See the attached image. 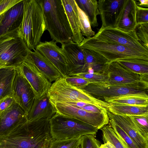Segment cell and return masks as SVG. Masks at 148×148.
<instances>
[{"label":"cell","instance_id":"cell-1","mask_svg":"<svg viewBox=\"0 0 148 148\" xmlns=\"http://www.w3.org/2000/svg\"><path fill=\"white\" fill-rule=\"evenodd\" d=\"M52 139L49 119L27 121L0 136V148H48Z\"/></svg>","mask_w":148,"mask_h":148},{"label":"cell","instance_id":"cell-2","mask_svg":"<svg viewBox=\"0 0 148 148\" xmlns=\"http://www.w3.org/2000/svg\"><path fill=\"white\" fill-rule=\"evenodd\" d=\"M23 2V16L18 31L28 48L34 50L46 30L43 10L40 0Z\"/></svg>","mask_w":148,"mask_h":148},{"label":"cell","instance_id":"cell-3","mask_svg":"<svg viewBox=\"0 0 148 148\" xmlns=\"http://www.w3.org/2000/svg\"><path fill=\"white\" fill-rule=\"evenodd\" d=\"M46 30L51 38L61 44L72 41L71 28L61 0H40Z\"/></svg>","mask_w":148,"mask_h":148},{"label":"cell","instance_id":"cell-4","mask_svg":"<svg viewBox=\"0 0 148 148\" xmlns=\"http://www.w3.org/2000/svg\"><path fill=\"white\" fill-rule=\"evenodd\" d=\"M18 28L0 36V69L18 67L31 50L19 34Z\"/></svg>","mask_w":148,"mask_h":148},{"label":"cell","instance_id":"cell-5","mask_svg":"<svg viewBox=\"0 0 148 148\" xmlns=\"http://www.w3.org/2000/svg\"><path fill=\"white\" fill-rule=\"evenodd\" d=\"M79 89L102 101L106 98L129 96L148 98V82L145 81L122 84L90 83Z\"/></svg>","mask_w":148,"mask_h":148},{"label":"cell","instance_id":"cell-6","mask_svg":"<svg viewBox=\"0 0 148 148\" xmlns=\"http://www.w3.org/2000/svg\"><path fill=\"white\" fill-rule=\"evenodd\" d=\"M82 48L97 53L109 62L122 60L140 59L148 60V55L129 47L106 42L93 37L84 38L78 44Z\"/></svg>","mask_w":148,"mask_h":148},{"label":"cell","instance_id":"cell-7","mask_svg":"<svg viewBox=\"0 0 148 148\" xmlns=\"http://www.w3.org/2000/svg\"><path fill=\"white\" fill-rule=\"evenodd\" d=\"M52 139L62 140L81 137L86 135L95 136L98 129L76 119L56 113L49 119Z\"/></svg>","mask_w":148,"mask_h":148},{"label":"cell","instance_id":"cell-8","mask_svg":"<svg viewBox=\"0 0 148 148\" xmlns=\"http://www.w3.org/2000/svg\"><path fill=\"white\" fill-rule=\"evenodd\" d=\"M47 95L52 104L57 102H82L102 107L107 110L109 105V103L97 99L80 89L71 86L63 77L57 79L51 84Z\"/></svg>","mask_w":148,"mask_h":148},{"label":"cell","instance_id":"cell-9","mask_svg":"<svg viewBox=\"0 0 148 148\" xmlns=\"http://www.w3.org/2000/svg\"><path fill=\"white\" fill-rule=\"evenodd\" d=\"M93 37L106 42L123 45L148 55V48L139 40L134 31L126 32L116 28L101 27Z\"/></svg>","mask_w":148,"mask_h":148},{"label":"cell","instance_id":"cell-10","mask_svg":"<svg viewBox=\"0 0 148 148\" xmlns=\"http://www.w3.org/2000/svg\"><path fill=\"white\" fill-rule=\"evenodd\" d=\"M56 113L72 118L101 129L109 122L107 110L101 112H94L73 106L66 103L57 102L52 104Z\"/></svg>","mask_w":148,"mask_h":148},{"label":"cell","instance_id":"cell-11","mask_svg":"<svg viewBox=\"0 0 148 148\" xmlns=\"http://www.w3.org/2000/svg\"><path fill=\"white\" fill-rule=\"evenodd\" d=\"M17 67L31 86L35 99L48 94L52 84L32 62L26 58Z\"/></svg>","mask_w":148,"mask_h":148},{"label":"cell","instance_id":"cell-12","mask_svg":"<svg viewBox=\"0 0 148 148\" xmlns=\"http://www.w3.org/2000/svg\"><path fill=\"white\" fill-rule=\"evenodd\" d=\"M12 95L15 102L23 110L27 116L34 103L35 95L30 84L18 67L16 68Z\"/></svg>","mask_w":148,"mask_h":148},{"label":"cell","instance_id":"cell-13","mask_svg":"<svg viewBox=\"0 0 148 148\" xmlns=\"http://www.w3.org/2000/svg\"><path fill=\"white\" fill-rule=\"evenodd\" d=\"M105 72L108 75V79L107 82L104 84H122L148 82V74L140 75L129 71L116 61L106 63Z\"/></svg>","mask_w":148,"mask_h":148},{"label":"cell","instance_id":"cell-14","mask_svg":"<svg viewBox=\"0 0 148 148\" xmlns=\"http://www.w3.org/2000/svg\"><path fill=\"white\" fill-rule=\"evenodd\" d=\"M35 49L57 69L62 77L68 76L69 72L65 58L56 42L53 40L41 42Z\"/></svg>","mask_w":148,"mask_h":148},{"label":"cell","instance_id":"cell-15","mask_svg":"<svg viewBox=\"0 0 148 148\" xmlns=\"http://www.w3.org/2000/svg\"><path fill=\"white\" fill-rule=\"evenodd\" d=\"M61 51L67 64L68 76H74L84 71L85 62L82 49L72 41L62 44Z\"/></svg>","mask_w":148,"mask_h":148},{"label":"cell","instance_id":"cell-16","mask_svg":"<svg viewBox=\"0 0 148 148\" xmlns=\"http://www.w3.org/2000/svg\"><path fill=\"white\" fill-rule=\"evenodd\" d=\"M27 121L25 111L15 101L7 109L0 113V136L8 134Z\"/></svg>","mask_w":148,"mask_h":148},{"label":"cell","instance_id":"cell-17","mask_svg":"<svg viewBox=\"0 0 148 148\" xmlns=\"http://www.w3.org/2000/svg\"><path fill=\"white\" fill-rule=\"evenodd\" d=\"M126 0H99L98 8L102 27L116 28L118 19Z\"/></svg>","mask_w":148,"mask_h":148},{"label":"cell","instance_id":"cell-18","mask_svg":"<svg viewBox=\"0 0 148 148\" xmlns=\"http://www.w3.org/2000/svg\"><path fill=\"white\" fill-rule=\"evenodd\" d=\"M107 112L109 118L112 119L126 133L138 148H148V140L136 130L130 116L114 114L107 110Z\"/></svg>","mask_w":148,"mask_h":148},{"label":"cell","instance_id":"cell-19","mask_svg":"<svg viewBox=\"0 0 148 148\" xmlns=\"http://www.w3.org/2000/svg\"><path fill=\"white\" fill-rule=\"evenodd\" d=\"M23 1L22 0L4 13L0 24V36L19 27L23 16Z\"/></svg>","mask_w":148,"mask_h":148},{"label":"cell","instance_id":"cell-20","mask_svg":"<svg viewBox=\"0 0 148 148\" xmlns=\"http://www.w3.org/2000/svg\"><path fill=\"white\" fill-rule=\"evenodd\" d=\"M56 113L47 94L39 99H35L27 118L28 121L45 118L50 119Z\"/></svg>","mask_w":148,"mask_h":148},{"label":"cell","instance_id":"cell-21","mask_svg":"<svg viewBox=\"0 0 148 148\" xmlns=\"http://www.w3.org/2000/svg\"><path fill=\"white\" fill-rule=\"evenodd\" d=\"M136 1L126 0L117 21L116 28L129 32L134 31L137 25L136 14Z\"/></svg>","mask_w":148,"mask_h":148},{"label":"cell","instance_id":"cell-22","mask_svg":"<svg viewBox=\"0 0 148 148\" xmlns=\"http://www.w3.org/2000/svg\"><path fill=\"white\" fill-rule=\"evenodd\" d=\"M71 28L72 41L79 44L84 37L81 33L77 9L75 0H61Z\"/></svg>","mask_w":148,"mask_h":148},{"label":"cell","instance_id":"cell-23","mask_svg":"<svg viewBox=\"0 0 148 148\" xmlns=\"http://www.w3.org/2000/svg\"><path fill=\"white\" fill-rule=\"evenodd\" d=\"M31 51L27 59L32 62L50 82L62 77L57 69L35 49Z\"/></svg>","mask_w":148,"mask_h":148},{"label":"cell","instance_id":"cell-24","mask_svg":"<svg viewBox=\"0 0 148 148\" xmlns=\"http://www.w3.org/2000/svg\"><path fill=\"white\" fill-rule=\"evenodd\" d=\"M107 110L113 114L119 115H148V106H137L109 103Z\"/></svg>","mask_w":148,"mask_h":148},{"label":"cell","instance_id":"cell-25","mask_svg":"<svg viewBox=\"0 0 148 148\" xmlns=\"http://www.w3.org/2000/svg\"><path fill=\"white\" fill-rule=\"evenodd\" d=\"M16 73V68L0 69V101L12 96L13 84Z\"/></svg>","mask_w":148,"mask_h":148},{"label":"cell","instance_id":"cell-26","mask_svg":"<svg viewBox=\"0 0 148 148\" xmlns=\"http://www.w3.org/2000/svg\"><path fill=\"white\" fill-rule=\"evenodd\" d=\"M78 7L87 15L91 27H97L99 24L97 16L100 13L98 8V2L96 0H75Z\"/></svg>","mask_w":148,"mask_h":148},{"label":"cell","instance_id":"cell-27","mask_svg":"<svg viewBox=\"0 0 148 148\" xmlns=\"http://www.w3.org/2000/svg\"><path fill=\"white\" fill-rule=\"evenodd\" d=\"M116 61L129 71L140 75L148 74V60L133 59L119 60Z\"/></svg>","mask_w":148,"mask_h":148},{"label":"cell","instance_id":"cell-28","mask_svg":"<svg viewBox=\"0 0 148 148\" xmlns=\"http://www.w3.org/2000/svg\"><path fill=\"white\" fill-rule=\"evenodd\" d=\"M101 129L104 143L109 142L115 148H130L110 125H106Z\"/></svg>","mask_w":148,"mask_h":148},{"label":"cell","instance_id":"cell-29","mask_svg":"<svg viewBox=\"0 0 148 148\" xmlns=\"http://www.w3.org/2000/svg\"><path fill=\"white\" fill-rule=\"evenodd\" d=\"M109 103H115L137 106H148V98L136 96L113 97L104 99Z\"/></svg>","mask_w":148,"mask_h":148},{"label":"cell","instance_id":"cell-30","mask_svg":"<svg viewBox=\"0 0 148 148\" xmlns=\"http://www.w3.org/2000/svg\"><path fill=\"white\" fill-rule=\"evenodd\" d=\"M85 64L84 72H87L88 68L97 64H105L107 60L99 54L90 50L82 49Z\"/></svg>","mask_w":148,"mask_h":148},{"label":"cell","instance_id":"cell-31","mask_svg":"<svg viewBox=\"0 0 148 148\" xmlns=\"http://www.w3.org/2000/svg\"><path fill=\"white\" fill-rule=\"evenodd\" d=\"M76 3V2H75ZM76 4L77 9L78 18L82 35L86 38L93 36L95 32L92 29L89 18L86 14Z\"/></svg>","mask_w":148,"mask_h":148},{"label":"cell","instance_id":"cell-32","mask_svg":"<svg viewBox=\"0 0 148 148\" xmlns=\"http://www.w3.org/2000/svg\"><path fill=\"white\" fill-rule=\"evenodd\" d=\"M130 116L136 130L148 140V115Z\"/></svg>","mask_w":148,"mask_h":148},{"label":"cell","instance_id":"cell-33","mask_svg":"<svg viewBox=\"0 0 148 148\" xmlns=\"http://www.w3.org/2000/svg\"><path fill=\"white\" fill-rule=\"evenodd\" d=\"M81 137L62 140L52 139L48 148H76L80 145Z\"/></svg>","mask_w":148,"mask_h":148},{"label":"cell","instance_id":"cell-34","mask_svg":"<svg viewBox=\"0 0 148 148\" xmlns=\"http://www.w3.org/2000/svg\"><path fill=\"white\" fill-rule=\"evenodd\" d=\"M74 76L82 78L93 83L106 84L108 79V75L106 72L102 73H82L76 74Z\"/></svg>","mask_w":148,"mask_h":148},{"label":"cell","instance_id":"cell-35","mask_svg":"<svg viewBox=\"0 0 148 148\" xmlns=\"http://www.w3.org/2000/svg\"><path fill=\"white\" fill-rule=\"evenodd\" d=\"M134 31L139 40L148 48V23L137 24Z\"/></svg>","mask_w":148,"mask_h":148},{"label":"cell","instance_id":"cell-36","mask_svg":"<svg viewBox=\"0 0 148 148\" xmlns=\"http://www.w3.org/2000/svg\"><path fill=\"white\" fill-rule=\"evenodd\" d=\"M110 125L130 148H138L126 133L111 119L109 118Z\"/></svg>","mask_w":148,"mask_h":148},{"label":"cell","instance_id":"cell-37","mask_svg":"<svg viewBox=\"0 0 148 148\" xmlns=\"http://www.w3.org/2000/svg\"><path fill=\"white\" fill-rule=\"evenodd\" d=\"M92 135H86L81 137L80 148H99L100 142Z\"/></svg>","mask_w":148,"mask_h":148},{"label":"cell","instance_id":"cell-38","mask_svg":"<svg viewBox=\"0 0 148 148\" xmlns=\"http://www.w3.org/2000/svg\"><path fill=\"white\" fill-rule=\"evenodd\" d=\"M65 103L92 112H101L107 110L105 108L82 102H69Z\"/></svg>","mask_w":148,"mask_h":148},{"label":"cell","instance_id":"cell-39","mask_svg":"<svg viewBox=\"0 0 148 148\" xmlns=\"http://www.w3.org/2000/svg\"><path fill=\"white\" fill-rule=\"evenodd\" d=\"M64 78L69 84L79 89L91 83L86 80L77 76H67Z\"/></svg>","mask_w":148,"mask_h":148},{"label":"cell","instance_id":"cell-40","mask_svg":"<svg viewBox=\"0 0 148 148\" xmlns=\"http://www.w3.org/2000/svg\"><path fill=\"white\" fill-rule=\"evenodd\" d=\"M137 24L148 23V8L137 5L136 14Z\"/></svg>","mask_w":148,"mask_h":148},{"label":"cell","instance_id":"cell-41","mask_svg":"<svg viewBox=\"0 0 148 148\" xmlns=\"http://www.w3.org/2000/svg\"><path fill=\"white\" fill-rule=\"evenodd\" d=\"M22 0H0V15Z\"/></svg>","mask_w":148,"mask_h":148},{"label":"cell","instance_id":"cell-42","mask_svg":"<svg viewBox=\"0 0 148 148\" xmlns=\"http://www.w3.org/2000/svg\"><path fill=\"white\" fill-rule=\"evenodd\" d=\"M15 101L12 96H8L0 101V113L2 112L10 107Z\"/></svg>","mask_w":148,"mask_h":148},{"label":"cell","instance_id":"cell-43","mask_svg":"<svg viewBox=\"0 0 148 148\" xmlns=\"http://www.w3.org/2000/svg\"><path fill=\"white\" fill-rule=\"evenodd\" d=\"M138 1L139 2V3L137 4L138 6H143L148 7V0H139Z\"/></svg>","mask_w":148,"mask_h":148},{"label":"cell","instance_id":"cell-44","mask_svg":"<svg viewBox=\"0 0 148 148\" xmlns=\"http://www.w3.org/2000/svg\"><path fill=\"white\" fill-rule=\"evenodd\" d=\"M99 148H115L109 142H107L106 143L101 145Z\"/></svg>","mask_w":148,"mask_h":148},{"label":"cell","instance_id":"cell-45","mask_svg":"<svg viewBox=\"0 0 148 148\" xmlns=\"http://www.w3.org/2000/svg\"><path fill=\"white\" fill-rule=\"evenodd\" d=\"M4 13H3L0 15V24L1 21L2 20Z\"/></svg>","mask_w":148,"mask_h":148},{"label":"cell","instance_id":"cell-46","mask_svg":"<svg viewBox=\"0 0 148 148\" xmlns=\"http://www.w3.org/2000/svg\"><path fill=\"white\" fill-rule=\"evenodd\" d=\"M76 148H80V145L77 147Z\"/></svg>","mask_w":148,"mask_h":148}]
</instances>
